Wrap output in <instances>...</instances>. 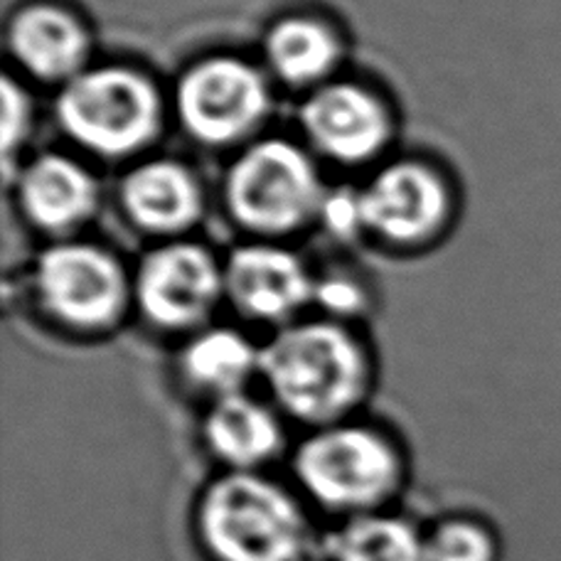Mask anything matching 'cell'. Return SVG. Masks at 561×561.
I'll list each match as a JSON object with an SVG mask.
<instances>
[{
    "label": "cell",
    "instance_id": "6da1fadb",
    "mask_svg": "<svg viewBox=\"0 0 561 561\" xmlns=\"http://www.w3.org/2000/svg\"><path fill=\"white\" fill-rule=\"evenodd\" d=\"M259 375L280 412L300 424H343L369 389L363 345L335 320L288 323L262 347Z\"/></svg>",
    "mask_w": 561,
    "mask_h": 561
},
{
    "label": "cell",
    "instance_id": "7a4b0ae2",
    "mask_svg": "<svg viewBox=\"0 0 561 561\" xmlns=\"http://www.w3.org/2000/svg\"><path fill=\"white\" fill-rule=\"evenodd\" d=\"M199 547L213 561H304L310 525L298 500L262 473H225L195 507Z\"/></svg>",
    "mask_w": 561,
    "mask_h": 561
},
{
    "label": "cell",
    "instance_id": "3957f363",
    "mask_svg": "<svg viewBox=\"0 0 561 561\" xmlns=\"http://www.w3.org/2000/svg\"><path fill=\"white\" fill-rule=\"evenodd\" d=\"M294 473L318 507L345 519L385 513L407 483L404 456L392 438L350 421L308 436L296 450Z\"/></svg>",
    "mask_w": 561,
    "mask_h": 561
},
{
    "label": "cell",
    "instance_id": "277c9868",
    "mask_svg": "<svg viewBox=\"0 0 561 561\" xmlns=\"http://www.w3.org/2000/svg\"><path fill=\"white\" fill-rule=\"evenodd\" d=\"M57 124L87 153L122 160L146 150L163 128V96L134 67H87L59 89Z\"/></svg>",
    "mask_w": 561,
    "mask_h": 561
},
{
    "label": "cell",
    "instance_id": "5b68a950",
    "mask_svg": "<svg viewBox=\"0 0 561 561\" xmlns=\"http://www.w3.org/2000/svg\"><path fill=\"white\" fill-rule=\"evenodd\" d=\"M325 187L304 148L286 138L249 144L225 175L229 217L247 232L274 239L318 219Z\"/></svg>",
    "mask_w": 561,
    "mask_h": 561
},
{
    "label": "cell",
    "instance_id": "8992f818",
    "mask_svg": "<svg viewBox=\"0 0 561 561\" xmlns=\"http://www.w3.org/2000/svg\"><path fill=\"white\" fill-rule=\"evenodd\" d=\"M33 290L39 308L59 325L96 333L118 323L134 284L106 249L57 239L35 259Z\"/></svg>",
    "mask_w": 561,
    "mask_h": 561
},
{
    "label": "cell",
    "instance_id": "52a82bcc",
    "mask_svg": "<svg viewBox=\"0 0 561 561\" xmlns=\"http://www.w3.org/2000/svg\"><path fill=\"white\" fill-rule=\"evenodd\" d=\"M180 126L199 146L227 148L252 138L272 112L264 72L232 55L205 57L178 79Z\"/></svg>",
    "mask_w": 561,
    "mask_h": 561
},
{
    "label": "cell",
    "instance_id": "ba28073f",
    "mask_svg": "<svg viewBox=\"0 0 561 561\" xmlns=\"http://www.w3.org/2000/svg\"><path fill=\"white\" fill-rule=\"evenodd\" d=\"M134 298L150 325L168 333L195 330L225 298V266L203 244L173 239L144 256Z\"/></svg>",
    "mask_w": 561,
    "mask_h": 561
},
{
    "label": "cell",
    "instance_id": "9c48e42d",
    "mask_svg": "<svg viewBox=\"0 0 561 561\" xmlns=\"http://www.w3.org/2000/svg\"><path fill=\"white\" fill-rule=\"evenodd\" d=\"M357 195L365 232L394 247L428 242L450 215L446 180L421 160L379 168Z\"/></svg>",
    "mask_w": 561,
    "mask_h": 561
},
{
    "label": "cell",
    "instance_id": "30bf717a",
    "mask_svg": "<svg viewBox=\"0 0 561 561\" xmlns=\"http://www.w3.org/2000/svg\"><path fill=\"white\" fill-rule=\"evenodd\" d=\"M300 128L308 144L333 163L365 165L385 153L394 124L387 104L373 89L328 82L306 96Z\"/></svg>",
    "mask_w": 561,
    "mask_h": 561
},
{
    "label": "cell",
    "instance_id": "8fae6325",
    "mask_svg": "<svg viewBox=\"0 0 561 561\" xmlns=\"http://www.w3.org/2000/svg\"><path fill=\"white\" fill-rule=\"evenodd\" d=\"M225 266V296L259 323L288 325L316 298V278L288 249L256 242L234 249Z\"/></svg>",
    "mask_w": 561,
    "mask_h": 561
},
{
    "label": "cell",
    "instance_id": "7c38bea8",
    "mask_svg": "<svg viewBox=\"0 0 561 561\" xmlns=\"http://www.w3.org/2000/svg\"><path fill=\"white\" fill-rule=\"evenodd\" d=\"M8 53L37 82L67 84L89 67L92 37L72 10L57 3H27L15 10L8 30Z\"/></svg>",
    "mask_w": 561,
    "mask_h": 561
},
{
    "label": "cell",
    "instance_id": "4fadbf2b",
    "mask_svg": "<svg viewBox=\"0 0 561 561\" xmlns=\"http://www.w3.org/2000/svg\"><path fill=\"white\" fill-rule=\"evenodd\" d=\"M15 193L27 222L57 239L77 232L99 209V183L92 170L59 153H43L18 168Z\"/></svg>",
    "mask_w": 561,
    "mask_h": 561
},
{
    "label": "cell",
    "instance_id": "5bb4252c",
    "mask_svg": "<svg viewBox=\"0 0 561 561\" xmlns=\"http://www.w3.org/2000/svg\"><path fill=\"white\" fill-rule=\"evenodd\" d=\"M118 203L136 229L173 242L193 229L205 209L203 185L193 170L173 158L134 165L122 180Z\"/></svg>",
    "mask_w": 561,
    "mask_h": 561
},
{
    "label": "cell",
    "instance_id": "9a60e30c",
    "mask_svg": "<svg viewBox=\"0 0 561 561\" xmlns=\"http://www.w3.org/2000/svg\"><path fill=\"white\" fill-rule=\"evenodd\" d=\"M203 438L227 473H259L286 444L280 419L247 392L213 402L203 421Z\"/></svg>",
    "mask_w": 561,
    "mask_h": 561
},
{
    "label": "cell",
    "instance_id": "2e32d148",
    "mask_svg": "<svg viewBox=\"0 0 561 561\" xmlns=\"http://www.w3.org/2000/svg\"><path fill=\"white\" fill-rule=\"evenodd\" d=\"M264 59L280 84L313 89L333 82L343 59V39L325 20L313 15H288L268 27Z\"/></svg>",
    "mask_w": 561,
    "mask_h": 561
},
{
    "label": "cell",
    "instance_id": "e0dca14e",
    "mask_svg": "<svg viewBox=\"0 0 561 561\" xmlns=\"http://www.w3.org/2000/svg\"><path fill=\"white\" fill-rule=\"evenodd\" d=\"M262 367V347L232 328H207L190 337L180 353V375L213 402L242 394Z\"/></svg>",
    "mask_w": 561,
    "mask_h": 561
},
{
    "label": "cell",
    "instance_id": "ac0fdd59",
    "mask_svg": "<svg viewBox=\"0 0 561 561\" xmlns=\"http://www.w3.org/2000/svg\"><path fill=\"white\" fill-rule=\"evenodd\" d=\"M330 561H428L426 535L385 513L350 517L330 539Z\"/></svg>",
    "mask_w": 561,
    "mask_h": 561
},
{
    "label": "cell",
    "instance_id": "d6986e66",
    "mask_svg": "<svg viewBox=\"0 0 561 561\" xmlns=\"http://www.w3.org/2000/svg\"><path fill=\"white\" fill-rule=\"evenodd\" d=\"M428 561H497V539L473 517H450L426 535Z\"/></svg>",
    "mask_w": 561,
    "mask_h": 561
},
{
    "label": "cell",
    "instance_id": "ffe728a7",
    "mask_svg": "<svg viewBox=\"0 0 561 561\" xmlns=\"http://www.w3.org/2000/svg\"><path fill=\"white\" fill-rule=\"evenodd\" d=\"M33 126V112H30V99L25 96L13 79L3 82V150H5V175L13 165V150L25 144Z\"/></svg>",
    "mask_w": 561,
    "mask_h": 561
},
{
    "label": "cell",
    "instance_id": "44dd1931",
    "mask_svg": "<svg viewBox=\"0 0 561 561\" xmlns=\"http://www.w3.org/2000/svg\"><path fill=\"white\" fill-rule=\"evenodd\" d=\"M318 219L328 227V232L340 239L357 237L365 232L363 225V213H359V195L347 193V190H340V193L330 195L325 193L323 205H320Z\"/></svg>",
    "mask_w": 561,
    "mask_h": 561
},
{
    "label": "cell",
    "instance_id": "7402d4cb",
    "mask_svg": "<svg viewBox=\"0 0 561 561\" xmlns=\"http://www.w3.org/2000/svg\"><path fill=\"white\" fill-rule=\"evenodd\" d=\"M313 304L325 308L335 320L357 316L359 310L365 308L367 298L363 294V288H359L353 278H323L316 280Z\"/></svg>",
    "mask_w": 561,
    "mask_h": 561
}]
</instances>
